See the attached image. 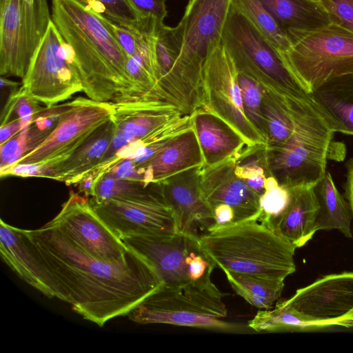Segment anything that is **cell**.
Here are the masks:
<instances>
[{
	"label": "cell",
	"mask_w": 353,
	"mask_h": 353,
	"mask_svg": "<svg viewBox=\"0 0 353 353\" xmlns=\"http://www.w3.org/2000/svg\"><path fill=\"white\" fill-rule=\"evenodd\" d=\"M29 125L30 124L21 119H15L1 125L0 128V144L6 142Z\"/></svg>",
	"instance_id": "ee69618b"
},
{
	"label": "cell",
	"mask_w": 353,
	"mask_h": 353,
	"mask_svg": "<svg viewBox=\"0 0 353 353\" xmlns=\"http://www.w3.org/2000/svg\"><path fill=\"white\" fill-rule=\"evenodd\" d=\"M110 28L121 46L128 56L134 57L137 53V38L131 26H123L110 20Z\"/></svg>",
	"instance_id": "7bdbcfd3"
},
{
	"label": "cell",
	"mask_w": 353,
	"mask_h": 353,
	"mask_svg": "<svg viewBox=\"0 0 353 353\" xmlns=\"http://www.w3.org/2000/svg\"><path fill=\"white\" fill-rule=\"evenodd\" d=\"M231 0H189L179 22L182 47L162 87L167 98L183 110L200 106L203 65L210 46L222 40Z\"/></svg>",
	"instance_id": "5b68a950"
},
{
	"label": "cell",
	"mask_w": 353,
	"mask_h": 353,
	"mask_svg": "<svg viewBox=\"0 0 353 353\" xmlns=\"http://www.w3.org/2000/svg\"><path fill=\"white\" fill-rule=\"evenodd\" d=\"M139 19L152 17L164 22L168 15L166 0H127Z\"/></svg>",
	"instance_id": "b9f144b4"
},
{
	"label": "cell",
	"mask_w": 353,
	"mask_h": 353,
	"mask_svg": "<svg viewBox=\"0 0 353 353\" xmlns=\"http://www.w3.org/2000/svg\"><path fill=\"white\" fill-rule=\"evenodd\" d=\"M2 260L23 281L47 297L57 298L55 283L23 239L19 228L0 220Z\"/></svg>",
	"instance_id": "44dd1931"
},
{
	"label": "cell",
	"mask_w": 353,
	"mask_h": 353,
	"mask_svg": "<svg viewBox=\"0 0 353 353\" xmlns=\"http://www.w3.org/2000/svg\"><path fill=\"white\" fill-rule=\"evenodd\" d=\"M347 168L345 194L353 214V159L348 162Z\"/></svg>",
	"instance_id": "f6af8a7d"
},
{
	"label": "cell",
	"mask_w": 353,
	"mask_h": 353,
	"mask_svg": "<svg viewBox=\"0 0 353 353\" xmlns=\"http://www.w3.org/2000/svg\"><path fill=\"white\" fill-rule=\"evenodd\" d=\"M238 73L236 63L222 40L212 43L203 68L199 108L223 120L250 146H267L266 139L244 112Z\"/></svg>",
	"instance_id": "30bf717a"
},
{
	"label": "cell",
	"mask_w": 353,
	"mask_h": 353,
	"mask_svg": "<svg viewBox=\"0 0 353 353\" xmlns=\"http://www.w3.org/2000/svg\"><path fill=\"white\" fill-rule=\"evenodd\" d=\"M263 90L262 112L266 128V147H279L288 140L294 128L292 100Z\"/></svg>",
	"instance_id": "f1b7e54d"
},
{
	"label": "cell",
	"mask_w": 353,
	"mask_h": 353,
	"mask_svg": "<svg viewBox=\"0 0 353 353\" xmlns=\"http://www.w3.org/2000/svg\"><path fill=\"white\" fill-rule=\"evenodd\" d=\"M265 145L248 148L237 159L235 174L259 197L265 192V181L269 172L265 160Z\"/></svg>",
	"instance_id": "e575fe53"
},
{
	"label": "cell",
	"mask_w": 353,
	"mask_h": 353,
	"mask_svg": "<svg viewBox=\"0 0 353 353\" xmlns=\"http://www.w3.org/2000/svg\"><path fill=\"white\" fill-rule=\"evenodd\" d=\"M308 98L333 132L353 135V73L327 80L312 90Z\"/></svg>",
	"instance_id": "603a6c76"
},
{
	"label": "cell",
	"mask_w": 353,
	"mask_h": 353,
	"mask_svg": "<svg viewBox=\"0 0 353 353\" xmlns=\"http://www.w3.org/2000/svg\"><path fill=\"white\" fill-rule=\"evenodd\" d=\"M201 249L216 268L285 281L296 271V248L258 220L244 221L199 237Z\"/></svg>",
	"instance_id": "3957f363"
},
{
	"label": "cell",
	"mask_w": 353,
	"mask_h": 353,
	"mask_svg": "<svg viewBox=\"0 0 353 353\" xmlns=\"http://www.w3.org/2000/svg\"><path fill=\"white\" fill-rule=\"evenodd\" d=\"M292 104L294 130L281 146L265 147L268 170L288 188L314 187L325 174L328 160H343L345 145L334 141V132L309 99Z\"/></svg>",
	"instance_id": "277c9868"
},
{
	"label": "cell",
	"mask_w": 353,
	"mask_h": 353,
	"mask_svg": "<svg viewBox=\"0 0 353 353\" xmlns=\"http://www.w3.org/2000/svg\"><path fill=\"white\" fill-rule=\"evenodd\" d=\"M201 168L176 174L161 182L165 198L170 206L176 232L200 237L214 224L212 208L200 187Z\"/></svg>",
	"instance_id": "2e32d148"
},
{
	"label": "cell",
	"mask_w": 353,
	"mask_h": 353,
	"mask_svg": "<svg viewBox=\"0 0 353 353\" xmlns=\"http://www.w3.org/2000/svg\"><path fill=\"white\" fill-rule=\"evenodd\" d=\"M21 87L46 108L83 92L72 50L52 20L30 60Z\"/></svg>",
	"instance_id": "7c38bea8"
},
{
	"label": "cell",
	"mask_w": 353,
	"mask_h": 353,
	"mask_svg": "<svg viewBox=\"0 0 353 353\" xmlns=\"http://www.w3.org/2000/svg\"><path fill=\"white\" fill-rule=\"evenodd\" d=\"M223 272L234 292L259 310L272 308L281 297L285 285L284 281L230 271Z\"/></svg>",
	"instance_id": "f546056e"
},
{
	"label": "cell",
	"mask_w": 353,
	"mask_h": 353,
	"mask_svg": "<svg viewBox=\"0 0 353 353\" xmlns=\"http://www.w3.org/2000/svg\"><path fill=\"white\" fill-rule=\"evenodd\" d=\"M55 127L46 128L33 121L6 142L0 144V173L15 165L21 159L34 150Z\"/></svg>",
	"instance_id": "d6a6232c"
},
{
	"label": "cell",
	"mask_w": 353,
	"mask_h": 353,
	"mask_svg": "<svg viewBox=\"0 0 353 353\" xmlns=\"http://www.w3.org/2000/svg\"><path fill=\"white\" fill-rule=\"evenodd\" d=\"M314 1H319V2H320V1H321V0H314Z\"/></svg>",
	"instance_id": "c3c4849f"
},
{
	"label": "cell",
	"mask_w": 353,
	"mask_h": 353,
	"mask_svg": "<svg viewBox=\"0 0 353 353\" xmlns=\"http://www.w3.org/2000/svg\"><path fill=\"white\" fill-rule=\"evenodd\" d=\"M114 112L112 102H99L88 97H80L65 103L52 132L15 165H40L46 168L63 161L97 130L113 120Z\"/></svg>",
	"instance_id": "4fadbf2b"
},
{
	"label": "cell",
	"mask_w": 353,
	"mask_h": 353,
	"mask_svg": "<svg viewBox=\"0 0 353 353\" xmlns=\"http://www.w3.org/2000/svg\"><path fill=\"white\" fill-rule=\"evenodd\" d=\"M181 47L182 32L180 26L177 24L174 27H170L165 25L164 22L161 23L158 28L154 51L157 82L163 93L162 87L173 69Z\"/></svg>",
	"instance_id": "836d02e7"
},
{
	"label": "cell",
	"mask_w": 353,
	"mask_h": 353,
	"mask_svg": "<svg viewBox=\"0 0 353 353\" xmlns=\"http://www.w3.org/2000/svg\"><path fill=\"white\" fill-rule=\"evenodd\" d=\"M113 104L115 134L128 143L145 138L173 119L185 114L174 103L157 98L123 100Z\"/></svg>",
	"instance_id": "ac0fdd59"
},
{
	"label": "cell",
	"mask_w": 353,
	"mask_h": 353,
	"mask_svg": "<svg viewBox=\"0 0 353 353\" xmlns=\"http://www.w3.org/2000/svg\"><path fill=\"white\" fill-rule=\"evenodd\" d=\"M223 296L212 281L182 288L163 285L127 316L139 324L163 323L223 332H245L242 325L223 320L228 316Z\"/></svg>",
	"instance_id": "8992f818"
},
{
	"label": "cell",
	"mask_w": 353,
	"mask_h": 353,
	"mask_svg": "<svg viewBox=\"0 0 353 353\" xmlns=\"http://www.w3.org/2000/svg\"><path fill=\"white\" fill-rule=\"evenodd\" d=\"M205 165L204 157L194 128L174 139L163 150L136 166L145 185L161 183L176 174Z\"/></svg>",
	"instance_id": "d6986e66"
},
{
	"label": "cell",
	"mask_w": 353,
	"mask_h": 353,
	"mask_svg": "<svg viewBox=\"0 0 353 353\" xmlns=\"http://www.w3.org/2000/svg\"><path fill=\"white\" fill-rule=\"evenodd\" d=\"M51 9L52 21L72 50L85 94L99 102L128 99L131 92L128 54L110 19L83 0H52Z\"/></svg>",
	"instance_id": "7a4b0ae2"
},
{
	"label": "cell",
	"mask_w": 353,
	"mask_h": 353,
	"mask_svg": "<svg viewBox=\"0 0 353 353\" xmlns=\"http://www.w3.org/2000/svg\"><path fill=\"white\" fill-rule=\"evenodd\" d=\"M121 239L151 263L165 286L182 288L212 281L216 267L201 249L197 236L176 233Z\"/></svg>",
	"instance_id": "9c48e42d"
},
{
	"label": "cell",
	"mask_w": 353,
	"mask_h": 353,
	"mask_svg": "<svg viewBox=\"0 0 353 353\" xmlns=\"http://www.w3.org/2000/svg\"><path fill=\"white\" fill-rule=\"evenodd\" d=\"M89 6L112 21L123 26H133L141 19L127 0H92Z\"/></svg>",
	"instance_id": "ab89813d"
},
{
	"label": "cell",
	"mask_w": 353,
	"mask_h": 353,
	"mask_svg": "<svg viewBox=\"0 0 353 353\" xmlns=\"http://www.w3.org/2000/svg\"><path fill=\"white\" fill-rule=\"evenodd\" d=\"M290 200L289 188L280 185L272 175L268 176L265 192L259 197L261 214L258 221L270 229L284 212Z\"/></svg>",
	"instance_id": "8d00e7d4"
},
{
	"label": "cell",
	"mask_w": 353,
	"mask_h": 353,
	"mask_svg": "<svg viewBox=\"0 0 353 353\" xmlns=\"http://www.w3.org/2000/svg\"><path fill=\"white\" fill-rule=\"evenodd\" d=\"M115 134V123L111 120L97 130L81 146L63 161L49 168L41 165V177L77 184L103 159Z\"/></svg>",
	"instance_id": "cb8c5ba5"
},
{
	"label": "cell",
	"mask_w": 353,
	"mask_h": 353,
	"mask_svg": "<svg viewBox=\"0 0 353 353\" xmlns=\"http://www.w3.org/2000/svg\"><path fill=\"white\" fill-rule=\"evenodd\" d=\"M331 23L353 32V0H321Z\"/></svg>",
	"instance_id": "60d3db41"
},
{
	"label": "cell",
	"mask_w": 353,
	"mask_h": 353,
	"mask_svg": "<svg viewBox=\"0 0 353 353\" xmlns=\"http://www.w3.org/2000/svg\"><path fill=\"white\" fill-rule=\"evenodd\" d=\"M194 128L190 114L180 115L145 138L132 141L120 150L124 159H132L138 166L167 147L179 135Z\"/></svg>",
	"instance_id": "83f0119b"
},
{
	"label": "cell",
	"mask_w": 353,
	"mask_h": 353,
	"mask_svg": "<svg viewBox=\"0 0 353 353\" xmlns=\"http://www.w3.org/2000/svg\"><path fill=\"white\" fill-rule=\"evenodd\" d=\"M87 254L114 262L124 259L129 248L93 209L90 197L70 192L59 214L48 222Z\"/></svg>",
	"instance_id": "5bb4252c"
},
{
	"label": "cell",
	"mask_w": 353,
	"mask_h": 353,
	"mask_svg": "<svg viewBox=\"0 0 353 353\" xmlns=\"http://www.w3.org/2000/svg\"><path fill=\"white\" fill-rule=\"evenodd\" d=\"M248 327L257 332L305 331L316 329L314 325L285 304L276 302L274 308L259 310L248 322Z\"/></svg>",
	"instance_id": "1f68e13d"
},
{
	"label": "cell",
	"mask_w": 353,
	"mask_h": 353,
	"mask_svg": "<svg viewBox=\"0 0 353 353\" xmlns=\"http://www.w3.org/2000/svg\"><path fill=\"white\" fill-rule=\"evenodd\" d=\"M43 109L39 102L21 86L6 100L1 111V125L15 119H21L31 124L34 117Z\"/></svg>",
	"instance_id": "74e56055"
},
{
	"label": "cell",
	"mask_w": 353,
	"mask_h": 353,
	"mask_svg": "<svg viewBox=\"0 0 353 353\" xmlns=\"http://www.w3.org/2000/svg\"><path fill=\"white\" fill-rule=\"evenodd\" d=\"M19 231L52 278L57 299L99 327L127 316L164 285L151 263L132 249L124 259L107 262L87 254L48 223Z\"/></svg>",
	"instance_id": "6da1fadb"
},
{
	"label": "cell",
	"mask_w": 353,
	"mask_h": 353,
	"mask_svg": "<svg viewBox=\"0 0 353 353\" xmlns=\"http://www.w3.org/2000/svg\"><path fill=\"white\" fill-rule=\"evenodd\" d=\"M90 202L97 214L121 239L176 234L172 210L161 183H150L128 196Z\"/></svg>",
	"instance_id": "8fae6325"
},
{
	"label": "cell",
	"mask_w": 353,
	"mask_h": 353,
	"mask_svg": "<svg viewBox=\"0 0 353 353\" xmlns=\"http://www.w3.org/2000/svg\"><path fill=\"white\" fill-rule=\"evenodd\" d=\"M288 35L290 46L279 52L308 93L329 79L353 73V32L330 23Z\"/></svg>",
	"instance_id": "ba28073f"
},
{
	"label": "cell",
	"mask_w": 353,
	"mask_h": 353,
	"mask_svg": "<svg viewBox=\"0 0 353 353\" xmlns=\"http://www.w3.org/2000/svg\"><path fill=\"white\" fill-rule=\"evenodd\" d=\"M239 70L238 81L241 92L244 112L248 120L266 139L265 119L262 112L263 88L250 75Z\"/></svg>",
	"instance_id": "d590c367"
},
{
	"label": "cell",
	"mask_w": 353,
	"mask_h": 353,
	"mask_svg": "<svg viewBox=\"0 0 353 353\" xmlns=\"http://www.w3.org/2000/svg\"><path fill=\"white\" fill-rule=\"evenodd\" d=\"M318 202L316 230H337L347 237H352L351 221L352 211L337 190L332 175L326 172L324 176L314 186Z\"/></svg>",
	"instance_id": "4316f807"
},
{
	"label": "cell",
	"mask_w": 353,
	"mask_h": 353,
	"mask_svg": "<svg viewBox=\"0 0 353 353\" xmlns=\"http://www.w3.org/2000/svg\"><path fill=\"white\" fill-rule=\"evenodd\" d=\"M222 41L238 70L253 77L263 90L292 101L308 100V92L280 53L232 7Z\"/></svg>",
	"instance_id": "52a82bcc"
},
{
	"label": "cell",
	"mask_w": 353,
	"mask_h": 353,
	"mask_svg": "<svg viewBox=\"0 0 353 353\" xmlns=\"http://www.w3.org/2000/svg\"><path fill=\"white\" fill-rule=\"evenodd\" d=\"M288 34L319 28L331 23L320 2L314 0H260Z\"/></svg>",
	"instance_id": "484cf974"
},
{
	"label": "cell",
	"mask_w": 353,
	"mask_h": 353,
	"mask_svg": "<svg viewBox=\"0 0 353 353\" xmlns=\"http://www.w3.org/2000/svg\"><path fill=\"white\" fill-rule=\"evenodd\" d=\"M231 7L248 21L278 52L290 46L288 34L280 27L260 0H231Z\"/></svg>",
	"instance_id": "4dcf8cb0"
},
{
	"label": "cell",
	"mask_w": 353,
	"mask_h": 353,
	"mask_svg": "<svg viewBox=\"0 0 353 353\" xmlns=\"http://www.w3.org/2000/svg\"><path fill=\"white\" fill-rule=\"evenodd\" d=\"M85 3L90 5L92 2V0H83Z\"/></svg>",
	"instance_id": "7dc6e473"
},
{
	"label": "cell",
	"mask_w": 353,
	"mask_h": 353,
	"mask_svg": "<svg viewBox=\"0 0 353 353\" xmlns=\"http://www.w3.org/2000/svg\"><path fill=\"white\" fill-rule=\"evenodd\" d=\"M290 202L270 230L296 248L305 245L316 233L318 202L312 186L289 188Z\"/></svg>",
	"instance_id": "d4e9b609"
},
{
	"label": "cell",
	"mask_w": 353,
	"mask_h": 353,
	"mask_svg": "<svg viewBox=\"0 0 353 353\" xmlns=\"http://www.w3.org/2000/svg\"><path fill=\"white\" fill-rule=\"evenodd\" d=\"M283 302L316 329L353 327V272L325 276Z\"/></svg>",
	"instance_id": "9a60e30c"
},
{
	"label": "cell",
	"mask_w": 353,
	"mask_h": 353,
	"mask_svg": "<svg viewBox=\"0 0 353 353\" xmlns=\"http://www.w3.org/2000/svg\"><path fill=\"white\" fill-rule=\"evenodd\" d=\"M143 187L145 186L141 181L119 178L108 173L97 183L90 199L100 202L112 198L128 196Z\"/></svg>",
	"instance_id": "f35d334b"
},
{
	"label": "cell",
	"mask_w": 353,
	"mask_h": 353,
	"mask_svg": "<svg viewBox=\"0 0 353 353\" xmlns=\"http://www.w3.org/2000/svg\"><path fill=\"white\" fill-rule=\"evenodd\" d=\"M205 165L210 167L239 157L250 147L244 139L215 114L199 108L191 114Z\"/></svg>",
	"instance_id": "7402d4cb"
},
{
	"label": "cell",
	"mask_w": 353,
	"mask_h": 353,
	"mask_svg": "<svg viewBox=\"0 0 353 353\" xmlns=\"http://www.w3.org/2000/svg\"><path fill=\"white\" fill-rule=\"evenodd\" d=\"M30 57L21 0H0V74L23 79Z\"/></svg>",
	"instance_id": "ffe728a7"
},
{
	"label": "cell",
	"mask_w": 353,
	"mask_h": 353,
	"mask_svg": "<svg viewBox=\"0 0 353 353\" xmlns=\"http://www.w3.org/2000/svg\"><path fill=\"white\" fill-rule=\"evenodd\" d=\"M26 3L32 6L37 0H23Z\"/></svg>",
	"instance_id": "bcb514c9"
},
{
	"label": "cell",
	"mask_w": 353,
	"mask_h": 353,
	"mask_svg": "<svg viewBox=\"0 0 353 353\" xmlns=\"http://www.w3.org/2000/svg\"><path fill=\"white\" fill-rule=\"evenodd\" d=\"M239 157L213 166L202 167L200 171V187L208 205L212 210L219 204L231 207L236 224L258 220L261 214L259 196L235 174Z\"/></svg>",
	"instance_id": "e0dca14e"
}]
</instances>
